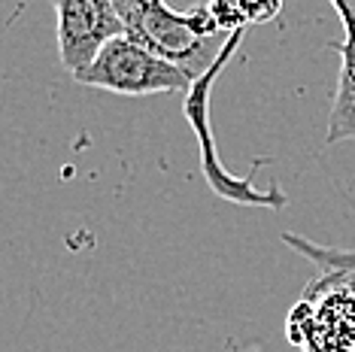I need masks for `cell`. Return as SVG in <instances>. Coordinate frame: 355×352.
<instances>
[{"label": "cell", "instance_id": "cell-7", "mask_svg": "<svg viewBox=\"0 0 355 352\" xmlns=\"http://www.w3.org/2000/svg\"><path fill=\"white\" fill-rule=\"evenodd\" d=\"M282 10V0H240V12H243L246 25H264V21L277 19Z\"/></svg>", "mask_w": 355, "mask_h": 352}, {"label": "cell", "instance_id": "cell-5", "mask_svg": "<svg viewBox=\"0 0 355 352\" xmlns=\"http://www.w3.org/2000/svg\"><path fill=\"white\" fill-rule=\"evenodd\" d=\"M343 70H340V85L334 94V107L328 118V146L355 137V52H343ZM322 261H355V255H337V252H322V249H306Z\"/></svg>", "mask_w": 355, "mask_h": 352}, {"label": "cell", "instance_id": "cell-6", "mask_svg": "<svg viewBox=\"0 0 355 352\" xmlns=\"http://www.w3.org/2000/svg\"><path fill=\"white\" fill-rule=\"evenodd\" d=\"M209 15H213L219 34H237V30H246V19L240 12V0H209L207 3Z\"/></svg>", "mask_w": 355, "mask_h": 352}, {"label": "cell", "instance_id": "cell-3", "mask_svg": "<svg viewBox=\"0 0 355 352\" xmlns=\"http://www.w3.org/2000/svg\"><path fill=\"white\" fill-rule=\"evenodd\" d=\"M286 334L306 352H352L355 349V270L331 276L319 301H301L288 313Z\"/></svg>", "mask_w": 355, "mask_h": 352}, {"label": "cell", "instance_id": "cell-4", "mask_svg": "<svg viewBox=\"0 0 355 352\" xmlns=\"http://www.w3.org/2000/svg\"><path fill=\"white\" fill-rule=\"evenodd\" d=\"M58 19V52L70 76H79L101 49L116 37H125L128 28L112 0H52Z\"/></svg>", "mask_w": 355, "mask_h": 352}, {"label": "cell", "instance_id": "cell-8", "mask_svg": "<svg viewBox=\"0 0 355 352\" xmlns=\"http://www.w3.org/2000/svg\"><path fill=\"white\" fill-rule=\"evenodd\" d=\"M331 3H334V10L343 19V28H346V39L340 49L355 52V0H331Z\"/></svg>", "mask_w": 355, "mask_h": 352}, {"label": "cell", "instance_id": "cell-2", "mask_svg": "<svg viewBox=\"0 0 355 352\" xmlns=\"http://www.w3.org/2000/svg\"><path fill=\"white\" fill-rule=\"evenodd\" d=\"M76 82L122 94V98H149L158 91H185L191 79L180 64L161 58L131 37H116L101 49V55L76 76Z\"/></svg>", "mask_w": 355, "mask_h": 352}, {"label": "cell", "instance_id": "cell-1", "mask_svg": "<svg viewBox=\"0 0 355 352\" xmlns=\"http://www.w3.org/2000/svg\"><path fill=\"white\" fill-rule=\"evenodd\" d=\"M122 15L128 37L143 43L161 58L180 64L191 79H200L222 58L219 28L207 3L191 12H176L164 0H112ZM228 39V37H225Z\"/></svg>", "mask_w": 355, "mask_h": 352}]
</instances>
